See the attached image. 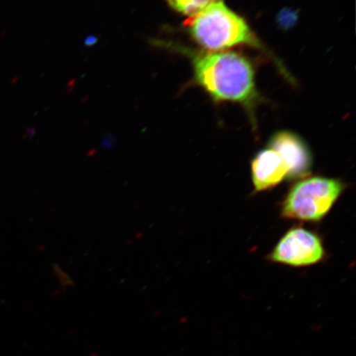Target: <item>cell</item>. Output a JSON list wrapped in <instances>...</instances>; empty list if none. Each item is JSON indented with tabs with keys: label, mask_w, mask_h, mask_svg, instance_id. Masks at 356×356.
<instances>
[{
	"label": "cell",
	"mask_w": 356,
	"mask_h": 356,
	"mask_svg": "<svg viewBox=\"0 0 356 356\" xmlns=\"http://www.w3.org/2000/svg\"><path fill=\"white\" fill-rule=\"evenodd\" d=\"M195 79L213 100L251 108L257 99L254 69L235 52H202L193 57Z\"/></svg>",
	"instance_id": "obj_1"
},
{
	"label": "cell",
	"mask_w": 356,
	"mask_h": 356,
	"mask_svg": "<svg viewBox=\"0 0 356 356\" xmlns=\"http://www.w3.org/2000/svg\"><path fill=\"white\" fill-rule=\"evenodd\" d=\"M188 33L200 47L210 51L225 50L239 44L262 48L246 20L217 0L185 22Z\"/></svg>",
	"instance_id": "obj_2"
},
{
	"label": "cell",
	"mask_w": 356,
	"mask_h": 356,
	"mask_svg": "<svg viewBox=\"0 0 356 356\" xmlns=\"http://www.w3.org/2000/svg\"><path fill=\"white\" fill-rule=\"evenodd\" d=\"M346 189L341 179L307 177L293 184L283 200L284 219L319 222L327 216Z\"/></svg>",
	"instance_id": "obj_3"
},
{
	"label": "cell",
	"mask_w": 356,
	"mask_h": 356,
	"mask_svg": "<svg viewBox=\"0 0 356 356\" xmlns=\"http://www.w3.org/2000/svg\"><path fill=\"white\" fill-rule=\"evenodd\" d=\"M325 253L323 240L318 234L304 227H295L279 240L268 258L275 264L302 267L319 264Z\"/></svg>",
	"instance_id": "obj_4"
},
{
	"label": "cell",
	"mask_w": 356,
	"mask_h": 356,
	"mask_svg": "<svg viewBox=\"0 0 356 356\" xmlns=\"http://www.w3.org/2000/svg\"><path fill=\"white\" fill-rule=\"evenodd\" d=\"M268 148L279 154L288 168L289 180H300L309 177L313 168V156L304 139L288 131L275 133L269 141Z\"/></svg>",
	"instance_id": "obj_5"
},
{
	"label": "cell",
	"mask_w": 356,
	"mask_h": 356,
	"mask_svg": "<svg viewBox=\"0 0 356 356\" xmlns=\"http://www.w3.org/2000/svg\"><path fill=\"white\" fill-rule=\"evenodd\" d=\"M253 186L256 193L268 191L287 178L288 168L282 157L270 148L259 151L251 163Z\"/></svg>",
	"instance_id": "obj_6"
},
{
	"label": "cell",
	"mask_w": 356,
	"mask_h": 356,
	"mask_svg": "<svg viewBox=\"0 0 356 356\" xmlns=\"http://www.w3.org/2000/svg\"><path fill=\"white\" fill-rule=\"evenodd\" d=\"M217 0H167L169 6L189 17L197 15Z\"/></svg>",
	"instance_id": "obj_7"
}]
</instances>
